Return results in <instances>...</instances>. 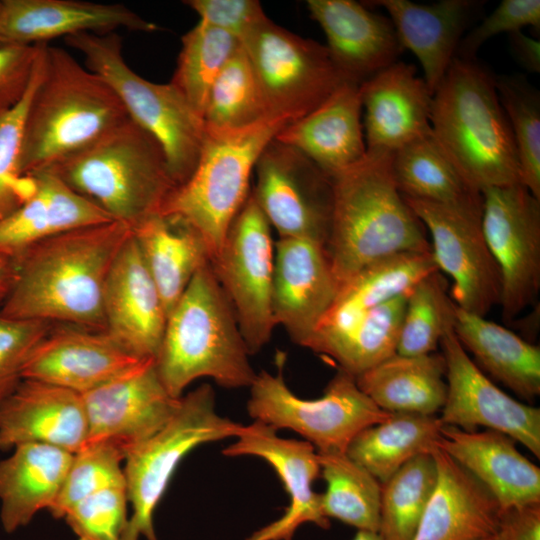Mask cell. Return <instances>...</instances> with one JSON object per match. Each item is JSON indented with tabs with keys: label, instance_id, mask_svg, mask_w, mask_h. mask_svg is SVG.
<instances>
[{
	"label": "cell",
	"instance_id": "6da1fadb",
	"mask_svg": "<svg viewBox=\"0 0 540 540\" xmlns=\"http://www.w3.org/2000/svg\"><path fill=\"white\" fill-rule=\"evenodd\" d=\"M131 235L128 225L113 220L29 247L13 259L15 278L0 315L105 331V284Z\"/></svg>",
	"mask_w": 540,
	"mask_h": 540
},
{
	"label": "cell",
	"instance_id": "7a4b0ae2",
	"mask_svg": "<svg viewBox=\"0 0 540 540\" xmlns=\"http://www.w3.org/2000/svg\"><path fill=\"white\" fill-rule=\"evenodd\" d=\"M331 180L333 207L325 248L339 289L380 259L431 252L424 226L396 186L391 152L367 150Z\"/></svg>",
	"mask_w": 540,
	"mask_h": 540
},
{
	"label": "cell",
	"instance_id": "3957f363",
	"mask_svg": "<svg viewBox=\"0 0 540 540\" xmlns=\"http://www.w3.org/2000/svg\"><path fill=\"white\" fill-rule=\"evenodd\" d=\"M111 87L63 48L45 43L24 122L21 172L48 169L127 120Z\"/></svg>",
	"mask_w": 540,
	"mask_h": 540
},
{
	"label": "cell",
	"instance_id": "277c9868",
	"mask_svg": "<svg viewBox=\"0 0 540 540\" xmlns=\"http://www.w3.org/2000/svg\"><path fill=\"white\" fill-rule=\"evenodd\" d=\"M430 126L445 156L474 190L521 183L495 75L476 59H453L433 93Z\"/></svg>",
	"mask_w": 540,
	"mask_h": 540
},
{
	"label": "cell",
	"instance_id": "5b68a950",
	"mask_svg": "<svg viewBox=\"0 0 540 540\" xmlns=\"http://www.w3.org/2000/svg\"><path fill=\"white\" fill-rule=\"evenodd\" d=\"M249 356L233 308L208 261L167 316L155 359L158 376L175 399L202 377L228 389L250 387L257 373Z\"/></svg>",
	"mask_w": 540,
	"mask_h": 540
},
{
	"label": "cell",
	"instance_id": "8992f818",
	"mask_svg": "<svg viewBox=\"0 0 540 540\" xmlns=\"http://www.w3.org/2000/svg\"><path fill=\"white\" fill-rule=\"evenodd\" d=\"M45 170L131 229L160 215L176 188L161 145L130 118Z\"/></svg>",
	"mask_w": 540,
	"mask_h": 540
},
{
	"label": "cell",
	"instance_id": "52a82bcc",
	"mask_svg": "<svg viewBox=\"0 0 540 540\" xmlns=\"http://www.w3.org/2000/svg\"><path fill=\"white\" fill-rule=\"evenodd\" d=\"M292 120L270 115L234 130H207L198 163L177 186L161 215L194 230L203 240L209 261L219 253L228 229L251 189V173L264 148Z\"/></svg>",
	"mask_w": 540,
	"mask_h": 540
},
{
	"label": "cell",
	"instance_id": "ba28073f",
	"mask_svg": "<svg viewBox=\"0 0 540 540\" xmlns=\"http://www.w3.org/2000/svg\"><path fill=\"white\" fill-rule=\"evenodd\" d=\"M64 39L111 87L128 117L158 141L176 187L183 184L200 157L203 118L171 83H154L133 71L123 57L118 34L83 32Z\"/></svg>",
	"mask_w": 540,
	"mask_h": 540
},
{
	"label": "cell",
	"instance_id": "9c48e42d",
	"mask_svg": "<svg viewBox=\"0 0 540 540\" xmlns=\"http://www.w3.org/2000/svg\"><path fill=\"white\" fill-rule=\"evenodd\" d=\"M241 427L217 412L211 385L182 396L167 425L126 453L123 469L132 515L123 540H158L153 514L182 459L199 445L236 437Z\"/></svg>",
	"mask_w": 540,
	"mask_h": 540
},
{
	"label": "cell",
	"instance_id": "30bf717a",
	"mask_svg": "<svg viewBox=\"0 0 540 540\" xmlns=\"http://www.w3.org/2000/svg\"><path fill=\"white\" fill-rule=\"evenodd\" d=\"M285 359L279 352L276 373H257L249 387L247 412L254 421L293 430L319 454H339L346 453L360 431L390 416L359 389L355 377L342 370L329 381L323 396L298 397L284 380Z\"/></svg>",
	"mask_w": 540,
	"mask_h": 540
},
{
	"label": "cell",
	"instance_id": "8fae6325",
	"mask_svg": "<svg viewBox=\"0 0 540 540\" xmlns=\"http://www.w3.org/2000/svg\"><path fill=\"white\" fill-rule=\"evenodd\" d=\"M241 43L272 115L298 120L346 82L325 45L269 18Z\"/></svg>",
	"mask_w": 540,
	"mask_h": 540
},
{
	"label": "cell",
	"instance_id": "7c38bea8",
	"mask_svg": "<svg viewBox=\"0 0 540 540\" xmlns=\"http://www.w3.org/2000/svg\"><path fill=\"white\" fill-rule=\"evenodd\" d=\"M274 256L271 226L250 191L210 261L250 355L270 341L276 326L271 305Z\"/></svg>",
	"mask_w": 540,
	"mask_h": 540
},
{
	"label": "cell",
	"instance_id": "4fadbf2b",
	"mask_svg": "<svg viewBox=\"0 0 540 540\" xmlns=\"http://www.w3.org/2000/svg\"><path fill=\"white\" fill-rule=\"evenodd\" d=\"M481 193L482 231L501 274L502 319L512 324L540 291V199L521 183Z\"/></svg>",
	"mask_w": 540,
	"mask_h": 540
},
{
	"label": "cell",
	"instance_id": "5bb4252c",
	"mask_svg": "<svg viewBox=\"0 0 540 540\" xmlns=\"http://www.w3.org/2000/svg\"><path fill=\"white\" fill-rule=\"evenodd\" d=\"M252 194L279 238L325 245L332 215L331 177L297 149L274 138L256 165Z\"/></svg>",
	"mask_w": 540,
	"mask_h": 540
},
{
	"label": "cell",
	"instance_id": "9a60e30c",
	"mask_svg": "<svg viewBox=\"0 0 540 540\" xmlns=\"http://www.w3.org/2000/svg\"><path fill=\"white\" fill-rule=\"evenodd\" d=\"M403 198L430 232L438 270L453 280L455 305L485 317L500 304L502 281L482 231V210Z\"/></svg>",
	"mask_w": 540,
	"mask_h": 540
},
{
	"label": "cell",
	"instance_id": "2e32d148",
	"mask_svg": "<svg viewBox=\"0 0 540 540\" xmlns=\"http://www.w3.org/2000/svg\"><path fill=\"white\" fill-rule=\"evenodd\" d=\"M440 346L445 360L447 394L439 416L444 426L464 431L477 427L503 433L540 458V409L522 403L499 387L472 361L453 327Z\"/></svg>",
	"mask_w": 540,
	"mask_h": 540
},
{
	"label": "cell",
	"instance_id": "e0dca14e",
	"mask_svg": "<svg viewBox=\"0 0 540 540\" xmlns=\"http://www.w3.org/2000/svg\"><path fill=\"white\" fill-rule=\"evenodd\" d=\"M86 444L107 442L126 453L149 439L172 419L180 398L163 386L154 359L143 360L124 374L82 394ZM85 444V445H86Z\"/></svg>",
	"mask_w": 540,
	"mask_h": 540
},
{
	"label": "cell",
	"instance_id": "ac0fdd59",
	"mask_svg": "<svg viewBox=\"0 0 540 540\" xmlns=\"http://www.w3.org/2000/svg\"><path fill=\"white\" fill-rule=\"evenodd\" d=\"M277 430L259 421L242 425L236 441L222 450L223 455L255 456L264 459L280 477L290 497L285 513L276 521L253 532L245 540H292L305 523L330 527L321 510L320 494L313 483L320 475L318 454L305 440L285 439Z\"/></svg>",
	"mask_w": 540,
	"mask_h": 540
},
{
	"label": "cell",
	"instance_id": "d6986e66",
	"mask_svg": "<svg viewBox=\"0 0 540 540\" xmlns=\"http://www.w3.org/2000/svg\"><path fill=\"white\" fill-rule=\"evenodd\" d=\"M338 291L323 243L279 238L274 256L272 314L276 326H282L294 343L304 347Z\"/></svg>",
	"mask_w": 540,
	"mask_h": 540
},
{
	"label": "cell",
	"instance_id": "ffe728a7",
	"mask_svg": "<svg viewBox=\"0 0 540 540\" xmlns=\"http://www.w3.org/2000/svg\"><path fill=\"white\" fill-rule=\"evenodd\" d=\"M103 311L105 332L122 348L138 359H156L167 314L133 232L110 269Z\"/></svg>",
	"mask_w": 540,
	"mask_h": 540
},
{
	"label": "cell",
	"instance_id": "44dd1931",
	"mask_svg": "<svg viewBox=\"0 0 540 540\" xmlns=\"http://www.w3.org/2000/svg\"><path fill=\"white\" fill-rule=\"evenodd\" d=\"M141 361L105 331L71 325L52 326L27 359L23 379L82 395L124 374Z\"/></svg>",
	"mask_w": 540,
	"mask_h": 540
},
{
	"label": "cell",
	"instance_id": "7402d4cb",
	"mask_svg": "<svg viewBox=\"0 0 540 540\" xmlns=\"http://www.w3.org/2000/svg\"><path fill=\"white\" fill-rule=\"evenodd\" d=\"M325 45L346 82L364 81L398 61L404 51L391 20L353 0H308Z\"/></svg>",
	"mask_w": 540,
	"mask_h": 540
},
{
	"label": "cell",
	"instance_id": "603a6c76",
	"mask_svg": "<svg viewBox=\"0 0 540 540\" xmlns=\"http://www.w3.org/2000/svg\"><path fill=\"white\" fill-rule=\"evenodd\" d=\"M87 436L82 395L69 389L23 379L0 406V450L42 443L75 454Z\"/></svg>",
	"mask_w": 540,
	"mask_h": 540
},
{
	"label": "cell",
	"instance_id": "cb8c5ba5",
	"mask_svg": "<svg viewBox=\"0 0 540 540\" xmlns=\"http://www.w3.org/2000/svg\"><path fill=\"white\" fill-rule=\"evenodd\" d=\"M359 89L367 150L393 153L431 133L433 93L414 65L396 61Z\"/></svg>",
	"mask_w": 540,
	"mask_h": 540
},
{
	"label": "cell",
	"instance_id": "d4e9b609",
	"mask_svg": "<svg viewBox=\"0 0 540 540\" xmlns=\"http://www.w3.org/2000/svg\"><path fill=\"white\" fill-rule=\"evenodd\" d=\"M437 447L476 478L501 510L540 503V469L509 436L443 426Z\"/></svg>",
	"mask_w": 540,
	"mask_h": 540
},
{
	"label": "cell",
	"instance_id": "484cf974",
	"mask_svg": "<svg viewBox=\"0 0 540 540\" xmlns=\"http://www.w3.org/2000/svg\"><path fill=\"white\" fill-rule=\"evenodd\" d=\"M365 5L388 13L403 50L411 51L423 69L432 93L443 79L464 36L483 6L474 0H440L419 4L409 0H374Z\"/></svg>",
	"mask_w": 540,
	"mask_h": 540
},
{
	"label": "cell",
	"instance_id": "4316f807",
	"mask_svg": "<svg viewBox=\"0 0 540 540\" xmlns=\"http://www.w3.org/2000/svg\"><path fill=\"white\" fill-rule=\"evenodd\" d=\"M124 28L153 32L159 27L124 5L78 0H3L0 40L41 44L83 32L109 33Z\"/></svg>",
	"mask_w": 540,
	"mask_h": 540
},
{
	"label": "cell",
	"instance_id": "83f0119b",
	"mask_svg": "<svg viewBox=\"0 0 540 540\" xmlns=\"http://www.w3.org/2000/svg\"><path fill=\"white\" fill-rule=\"evenodd\" d=\"M438 478L411 540H484L498 532L501 508L490 492L438 447Z\"/></svg>",
	"mask_w": 540,
	"mask_h": 540
},
{
	"label": "cell",
	"instance_id": "f1b7e54d",
	"mask_svg": "<svg viewBox=\"0 0 540 540\" xmlns=\"http://www.w3.org/2000/svg\"><path fill=\"white\" fill-rule=\"evenodd\" d=\"M31 192L0 221V254L11 259L34 244L81 227L113 221L50 170L27 176Z\"/></svg>",
	"mask_w": 540,
	"mask_h": 540
},
{
	"label": "cell",
	"instance_id": "f546056e",
	"mask_svg": "<svg viewBox=\"0 0 540 540\" xmlns=\"http://www.w3.org/2000/svg\"><path fill=\"white\" fill-rule=\"evenodd\" d=\"M361 114L359 85L344 82L318 107L287 125L275 138L303 153L332 177L366 154Z\"/></svg>",
	"mask_w": 540,
	"mask_h": 540
},
{
	"label": "cell",
	"instance_id": "4dcf8cb0",
	"mask_svg": "<svg viewBox=\"0 0 540 540\" xmlns=\"http://www.w3.org/2000/svg\"><path fill=\"white\" fill-rule=\"evenodd\" d=\"M436 270L432 252H402L366 266L339 289L304 347L313 350L345 332L368 312L407 294L419 280Z\"/></svg>",
	"mask_w": 540,
	"mask_h": 540
},
{
	"label": "cell",
	"instance_id": "1f68e13d",
	"mask_svg": "<svg viewBox=\"0 0 540 540\" xmlns=\"http://www.w3.org/2000/svg\"><path fill=\"white\" fill-rule=\"evenodd\" d=\"M0 461V519L12 533L55 502L74 454L42 443H22Z\"/></svg>",
	"mask_w": 540,
	"mask_h": 540
},
{
	"label": "cell",
	"instance_id": "d6a6232c",
	"mask_svg": "<svg viewBox=\"0 0 540 540\" xmlns=\"http://www.w3.org/2000/svg\"><path fill=\"white\" fill-rule=\"evenodd\" d=\"M453 330L475 364L518 397L540 394V348L510 329L455 307Z\"/></svg>",
	"mask_w": 540,
	"mask_h": 540
},
{
	"label": "cell",
	"instance_id": "836d02e7",
	"mask_svg": "<svg viewBox=\"0 0 540 540\" xmlns=\"http://www.w3.org/2000/svg\"><path fill=\"white\" fill-rule=\"evenodd\" d=\"M445 373L442 353H395L355 380L359 389L388 413L436 415L446 400Z\"/></svg>",
	"mask_w": 540,
	"mask_h": 540
},
{
	"label": "cell",
	"instance_id": "e575fe53",
	"mask_svg": "<svg viewBox=\"0 0 540 540\" xmlns=\"http://www.w3.org/2000/svg\"><path fill=\"white\" fill-rule=\"evenodd\" d=\"M132 232L168 316L195 273L209 261L207 248L194 230L161 214Z\"/></svg>",
	"mask_w": 540,
	"mask_h": 540
},
{
	"label": "cell",
	"instance_id": "d590c367",
	"mask_svg": "<svg viewBox=\"0 0 540 540\" xmlns=\"http://www.w3.org/2000/svg\"><path fill=\"white\" fill-rule=\"evenodd\" d=\"M443 426L436 415L391 413L360 431L346 454L383 484L409 460L432 453Z\"/></svg>",
	"mask_w": 540,
	"mask_h": 540
},
{
	"label": "cell",
	"instance_id": "8d00e7d4",
	"mask_svg": "<svg viewBox=\"0 0 540 540\" xmlns=\"http://www.w3.org/2000/svg\"><path fill=\"white\" fill-rule=\"evenodd\" d=\"M392 171L404 197L483 209L482 193L465 182L431 133L393 152Z\"/></svg>",
	"mask_w": 540,
	"mask_h": 540
},
{
	"label": "cell",
	"instance_id": "74e56055",
	"mask_svg": "<svg viewBox=\"0 0 540 540\" xmlns=\"http://www.w3.org/2000/svg\"><path fill=\"white\" fill-rule=\"evenodd\" d=\"M405 306L406 294L399 295L312 351L356 378L396 353Z\"/></svg>",
	"mask_w": 540,
	"mask_h": 540
},
{
	"label": "cell",
	"instance_id": "f35d334b",
	"mask_svg": "<svg viewBox=\"0 0 540 540\" xmlns=\"http://www.w3.org/2000/svg\"><path fill=\"white\" fill-rule=\"evenodd\" d=\"M317 454L326 482V491L320 494L323 515L378 533L381 483L346 453Z\"/></svg>",
	"mask_w": 540,
	"mask_h": 540
},
{
	"label": "cell",
	"instance_id": "ab89813d",
	"mask_svg": "<svg viewBox=\"0 0 540 540\" xmlns=\"http://www.w3.org/2000/svg\"><path fill=\"white\" fill-rule=\"evenodd\" d=\"M438 470L432 453L405 463L381 484L380 528L382 540H411L435 489Z\"/></svg>",
	"mask_w": 540,
	"mask_h": 540
},
{
	"label": "cell",
	"instance_id": "60d3db41",
	"mask_svg": "<svg viewBox=\"0 0 540 540\" xmlns=\"http://www.w3.org/2000/svg\"><path fill=\"white\" fill-rule=\"evenodd\" d=\"M171 84L203 118L209 91L241 46L233 35L199 22L181 38Z\"/></svg>",
	"mask_w": 540,
	"mask_h": 540
},
{
	"label": "cell",
	"instance_id": "b9f144b4",
	"mask_svg": "<svg viewBox=\"0 0 540 540\" xmlns=\"http://www.w3.org/2000/svg\"><path fill=\"white\" fill-rule=\"evenodd\" d=\"M249 58L241 44L209 91L203 120L207 130L241 129L270 116Z\"/></svg>",
	"mask_w": 540,
	"mask_h": 540
},
{
	"label": "cell",
	"instance_id": "7bdbcfd3",
	"mask_svg": "<svg viewBox=\"0 0 540 540\" xmlns=\"http://www.w3.org/2000/svg\"><path fill=\"white\" fill-rule=\"evenodd\" d=\"M455 307L440 270L419 280L406 294L396 353L416 356L435 352L444 333L453 327Z\"/></svg>",
	"mask_w": 540,
	"mask_h": 540
},
{
	"label": "cell",
	"instance_id": "ee69618b",
	"mask_svg": "<svg viewBox=\"0 0 540 540\" xmlns=\"http://www.w3.org/2000/svg\"><path fill=\"white\" fill-rule=\"evenodd\" d=\"M495 86L514 138L520 182L540 199V93L519 74L495 75Z\"/></svg>",
	"mask_w": 540,
	"mask_h": 540
},
{
	"label": "cell",
	"instance_id": "f6af8a7d",
	"mask_svg": "<svg viewBox=\"0 0 540 540\" xmlns=\"http://www.w3.org/2000/svg\"><path fill=\"white\" fill-rule=\"evenodd\" d=\"M124 459V451L111 443L84 445L73 456L61 490L49 508L51 515L63 519L82 499L107 488L126 486L121 466Z\"/></svg>",
	"mask_w": 540,
	"mask_h": 540
},
{
	"label": "cell",
	"instance_id": "bcb514c9",
	"mask_svg": "<svg viewBox=\"0 0 540 540\" xmlns=\"http://www.w3.org/2000/svg\"><path fill=\"white\" fill-rule=\"evenodd\" d=\"M44 45L26 94L12 108L0 111V221L13 213L31 192V181L21 172V151L25 117L38 80Z\"/></svg>",
	"mask_w": 540,
	"mask_h": 540
},
{
	"label": "cell",
	"instance_id": "7dc6e473",
	"mask_svg": "<svg viewBox=\"0 0 540 540\" xmlns=\"http://www.w3.org/2000/svg\"><path fill=\"white\" fill-rule=\"evenodd\" d=\"M127 503L126 486L107 488L76 503L63 519L78 540H123Z\"/></svg>",
	"mask_w": 540,
	"mask_h": 540
},
{
	"label": "cell",
	"instance_id": "c3c4849f",
	"mask_svg": "<svg viewBox=\"0 0 540 540\" xmlns=\"http://www.w3.org/2000/svg\"><path fill=\"white\" fill-rule=\"evenodd\" d=\"M51 328L48 322L0 315V406L23 381L27 359Z\"/></svg>",
	"mask_w": 540,
	"mask_h": 540
},
{
	"label": "cell",
	"instance_id": "681fc988",
	"mask_svg": "<svg viewBox=\"0 0 540 540\" xmlns=\"http://www.w3.org/2000/svg\"><path fill=\"white\" fill-rule=\"evenodd\" d=\"M531 26L540 28V0H503L482 22L471 29L457 49L456 56L476 59L480 47L500 33H513Z\"/></svg>",
	"mask_w": 540,
	"mask_h": 540
},
{
	"label": "cell",
	"instance_id": "f907efd6",
	"mask_svg": "<svg viewBox=\"0 0 540 540\" xmlns=\"http://www.w3.org/2000/svg\"><path fill=\"white\" fill-rule=\"evenodd\" d=\"M200 21L242 40L268 17L257 0H187Z\"/></svg>",
	"mask_w": 540,
	"mask_h": 540
},
{
	"label": "cell",
	"instance_id": "816d5d0a",
	"mask_svg": "<svg viewBox=\"0 0 540 540\" xmlns=\"http://www.w3.org/2000/svg\"><path fill=\"white\" fill-rule=\"evenodd\" d=\"M42 44L0 40V111L12 108L26 94Z\"/></svg>",
	"mask_w": 540,
	"mask_h": 540
},
{
	"label": "cell",
	"instance_id": "f5cc1de1",
	"mask_svg": "<svg viewBox=\"0 0 540 540\" xmlns=\"http://www.w3.org/2000/svg\"><path fill=\"white\" fill-rule=\"evenodd\" d=\"M498 540H540V503L500 511Z\"/></svg>",
	"mask_w": 540,
	"mask_h": 540
},
{
	"label": "cell",
	"instance_id": "db71d44e",
	"mask_svg": "<svg viewBox=\"0 0 540 540\" xmlns=\"http://www.w3.org/2000/svg\"><path fill=\"white\" fill-rule=\"evenodd\" d=\"M512 52L524 69L532 73L540 71V42L527 36L522 30L509 34Z\"/></svg>",
	"mask_w": 540,
	"mask_h": 540
},
{
	"label": "cell",
	"instance_id": "11a10c76",
	"mask_svg": "<svg viewBox=\"0 0 540 540\" xmlns=\"http://www.w3.org/2000/svg\"><path fill=\"white\" fill-rule=\"evenodd\" d=\"M15 278L13 259L0 254V305L9 294Z\"/></svg>",
	"mask_w": 540,
	"mask_h": 540
},
{
	"label": "cell",
	"instance_id": "9f6ffc18",
	"mask_svg": "<svg viewBox=\"0 0 540 540\" xmlns=\"http://www.w3.org/2000/svg\"><path fill=\"white\" fill-rule=\"evenodd\" d=\"M353 540H382V539L378 533L358 530Z\"/></svg>",
	"mask_w": 540,
	"mask_h": 540
},
{
	"label": "cell",
	"instance_id": "6f0895ef",
	"mask_svg": "<svg viewBox=\"0 0 540 540\" xmlns=\"http://www.w3.org/2000/svg\"><path fill=\"white\" fill-rule=\"evenodd\" d=\"M2 8H3V0H0V15H1V12H2Z\"/></svg>",
	"mask_w": 540,
	"mask_h": 540
},
{
	"label": "cell",
	"instance_id": "680465c9",
	"mask_svg": "<svg viewBox=\"0 0 540 540\" xmlns=\"http://www.w3.org/2000/svg\"><path fill=\"white\" fill-rule=\"evenodd\" d=\"M484 540H498V538H497V536H495V537L484 539Z\"/></svg>",
	"mask_w": 540,
	"mask_h": 540
}]
</instances>
